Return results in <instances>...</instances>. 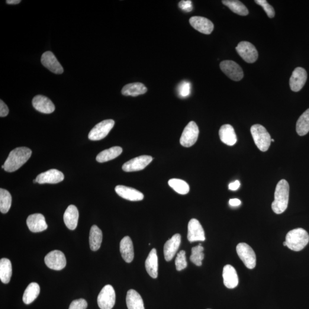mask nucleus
<instances>
[{"label": "nucleus", "mask_w": 309, "mask_h": 309, "mask_svg": "<svg viewBox=\"0 0 309 309\" xmlns=\"http://www.w3.org/2000/svg\"><path fill=\"white\" fill-rule=\"evenodd\" d=\"M32 151L27 147L16 148L9 154L4 163V170L13 172L20 169L30 158Z\"/></svg>", "instance_id": "f257e3e1"}, {"label": "nucleus", "mask_w": 309, "mask_h": 309, "mask_svg": "<svg viewBox=\"0 0 309 309\" xmlns=\"http://www.w3.org/2000/svg\"><path fill=\"white\" fill-rule=\"evenodd\" d=\"M289 198V185L285 179L280 180L276 186L275 201L272 205V210L276 214H281L288 208Z\"/></svg>", "instance_id": "f03ea898"}, {"label": "nucleus", "mask_w": 309, "mask_h": 309, "mask_svg": "<svg viewBox=\"0 0 309 309\" xmlns=\"http://www.w3.org/2000/svg\"><path fill=\"white\" fill-rule=\"evenodd\" d=\"M287 247L295 252L304 249L309 242V236L308 232L302 228L289 231L286 235V240Z\"/></svg>", "instance_id": "7ed1b4c3"}, {"label": "nucleus", "mask_w": 309, "mask_h": 309, "mask_svg": "<svg viewBox=\"0 0 309 309\" xmlns=\"http://www.w3.org/2000/svg\"><path fill=\"white\" fill-rule=\"evenodd\" d=\"M251 134L256 146L260 151L265 152L271 144V137L266 129L262 125L255 124L251 127Z\"/></svg>", "instance_id": "20e7f679"}, {"label": "nucleus", "mask_w": 309, "mask_h": 309, "mask_svg": "<svg viewBox=\"0 0 309 309\" xmlns=\"http://www.w3.org/2000/svg\"><path fill=\"white\" fill-rule=\"evenodd\" d=\"M237 252L238 256L249 269H253L256 266V255L255 252L249 244L240 243L237 246Z\"/></svg>", "instance_id": "39448f33"}, {"label": "nucleus", "mask_w": 309, "mask_h": 309, "mask_svg": "<svg viewBox=\"0 0 309 309\" xmlns=\"http://www.w3.org/2000/svg\"><path fill=\"white\" fill-rule=\"evenodd\" d=\"M115 121L112 119L100 122L89 132L88 138L92 141L101 140L107 136L109 132L113 128Z\"/></svg>", "instance_id": "423d86ee"}, {"label": "nucleus", "mask_w": 309, "mask_h": 309, "mask_svg": "<svg viewBox=\"0 0 309 309\" xmlns=\"http://www.w3.org/2000/svg\"><path fill=\"white\" fill-rule=\"evenodd\" d=\"M199 134V128L195 122L191 121L186 125L183 130L180 143L185 147H191L198 140Z\"/></svg>", "instance_id": "0eeeda50"}, {"label": "nucleus", "mask_w": 309, "mask_h": 309, "mask_svg": "<svg viewBox=\"0 0 309 309\" xmlns=\"http://www.w3.org/2000/svg\"><path fill=\"white\" fill-rule=\"evenodd\" d=\"M116 301L115 290L110 285H107L102 289L98 297V304L101 309H112Z\"/></svg>", "instance_id": "6e6552de"}, {"label": "nucleus", "mask_w": 309, "mask_h": 309, "mask_svg": "<svg viewBox=\"0 0 309 309\" xmlns=\"http://www.w3.org/2000/svg\"><path fill=\"white\" fill-rule=\"evenodd\" d=\"M222 71L234 81L238 82L243 77V72L240 65L231 60H225L220 64Z\"/></svg>", "instance_id": "1a4fd4ad"}, {"label": "nucleus", "mask_w": 309, "mask_h": 309, "mask_svg": "<svg viewBox=\"0 0 309 309\" xmlns=\"http://www.w3.org/2000/svg\"><path fill=\"white\" fill-rule=\"evenodd\" d=\"M236 51L239 55L248 63L256 62L258 53L255 46L248 41H242L238 44Z\"/></svg>", "instance_id": "9d476101"}, {"label": "nucleus", "mask_w": 309, "mask_h": 309, "mask_svg": "<svg viewBox=\"0 0 309 309\" xmlns=\"http://www.w3.org/2000/svg\"><path fill=\"white\" fill-rule=\"evenodd\" d=\"M45 263L48 268L54 270H61L65 268L67 264L64 254L59 250L52 251L45 257Z\"/></svg>", "instance_id": "9b49d317"}, {"label": "nucleus", "mask_w": 309, "mask_h": 309, "mask_svg": "<svg viewBox=\"0 0 309 309\" xmlns=\"http://www.w3.org/2000/svg\"><path fill=\"white\" fill-rule=\"evenodd\" d=\"M153 158L151 156L142 155L135 157V158L128 161L122 167V169L125 172H138L144 169L152 162Z\"/></svg>", "instance_id": "f8f14e48"}, {"label": "nucleus", "mask_w": 309, "mask_h": 309, "mask_svg": "<svg viewBox=\"0 0 309 309\" xmlns=\"http://www.w3.org/2000/svg\"><path fill=\"white\" fill-rule=\"evenodd\" d=\"M307 72L303 68H296L290 79L289 84L292 91L294 92L300 91L307 82Z\"/></svg>", "instance_id": "ddd939ff"}, {"label": "nucleus", "mask_w": 309, "mask_h": 309, "mask_svg": "<svg viewBox=\"0 0 309 309\" xmlns=\"http://www.w3.org/2000/svg\"><path fill=\"white\" fill-rule=\"evenodd\" d=\"M188 238L189 242L205 241V233L200 222L196 219H192L188 224Z\"/></svg>", "instance_id": "4468645a"}, {"label": "nucleus", "mask_w": 309, "mask_h": 309, "mask_svg": "<svg viewBox=\"0 0 309 309\" xmlns=\"http://www.w3.org/2000/svg\"><path fill=\"white\" fill-rule=\"evenodd\" d=\"M189 24L195 30L205 34H210L213 31L214 25L208 18L201 16H193L189 18Z\"/></svg>", "instance_id": "2eb2a0df"}, {"label": "nucleus", "mask_w": 309, "mask_h": 309, "mask_svg": "<svg viewBox=\"0 0 309 309\" xmlns=\"http://www.w3.org/2000/svg\"><path fill=\"white\" fill-rule=\"evenodd\" d=\"M43 65L50 71L55 74H62L64 72L63 68L54 54L51 51H47L43 54L41 58Z\"/></svg>", "instance_id": "dca6fc26"}, {"label": "nucleus", "mask_w": 309, "mask_h": 309, "mask_svg": "<svg viewBox=\"0 0 309 309\" xmlns=\"http://www.w3.org/2000/svg\"><path fill=\"white\" fill-rule=\"evenodd\" d=\"M32 104L34 109L41 113L50 114L55 110V106L52 102L43 95L35 96L32 101Z\"/></svg>", "instance_id": "f3484780"}, {"label": "nucleus", "mask_w": 309, "mask_h": 309, "mask_svg": "<svg viewBox=\"0 0 309 309\" xmlns=\"http://www.w3.org/2000/svg\"><path fill=\"white\" fill-rule=\"evenodd\" d=\"M64 179L63 173L56 169H51L40 173L36 178V182L39 184H56L62 182Z\"/></svg>", "instance_id": "a211bd4d"}, {"label": "nucleus", "mask_w": 309, "mask_h": 309, "mask_svg": "<svg viewBox=\"0 0 309 309\" xmlns=\"http://www.w3.org/2000/svg\"><path fill=\"white\" fill-rule=\"evenodd\" d=\"M181 243V236L176 234L167 240L164 246V255L167 262L170 261L175 256Z\"/></svg>", "instance_id": "6ab92c4d"}, {"label": "nucleus", "mask_w": 309, "mask_h": 309, "mask_svg": "<svg viewBox=\"0 0 309 309\" xmlns=\"http://www.w3.org/2000/svg\"><path fill=\"white\" fill-rule=\"evenodd\" d=\"M29 229L33 233H40L46 230L48 225L46 219L41 214H34L30 215L27 220Z\"/></svg>", "instance_id": "aec40b11"}, {"label": "nucleus", "mask_w": 309, "mask_h": 309, "mask_svg": "<svg viewBox=\"0 0 309 309\" xmlns=\"http://www.w3.org/2000/svg\"><path fill=\"white\" fill-rule=\"evenodd\" d=\"M115 191L122 198L130 201H140L144 198V195L137 189L129 187L119 185L116 187Z\"/></svg>", "instance_id": "412c9836"}, {"label": "nucleus", "mask_w": 309, "mask_h": 309, "mask_svg": "<svg viewBox=\"0 0 309 309\" xmlns=\"http://www.w3.org/2000/svg\"><path fill=\"white\" fill-rule=\"evenodd\" d=\"M223 283L225 286L228 289L236 288L239 283L236 270L233 266L227 265L223 270Z\"/></svg>", "instance_id": "4be33fe9"}, {"label": "nucleus", "mask_w": 309, "mask_h": 309, "mask_svg": "<svg viewBox=\"0 0 309 309\" xmlns=\"http://www.w3.org/2000/svg\"><path fill=\"white\" fill-rule=\"evenodd\" d=\"M79 211L75 206L70 205L68 207L64 214V222L66 226L69 230H74L76 229L78 223Z\"/></svg>", "instance_id": "5701e85b"}, {"label": "nucleus", "mask_w": 309, "mask_h": 309, "mask_svg": "<svg viewBox=\"0 0 309 309\" xmlns=\"http://www.w3.org/2000/svg\"><path fill=\"white\" fill-rule=\"evenodd\" d=\"M219 135L221 141L228 146H234L237 143V137L236 132L232 125L224 124L221 127Z\"/></svg>", "instance_id": "b1692460"}, {"label": "nucleus", "mask_w": 309, "mask_h": 309, "mask_svg": "<svg viewBox=\"0 0 309 309\" xmlns=\"http://www.w3.org/2000/svg\"><path fill=\"white\" fill-rule=\"evenodd\" d=\"M120 251L122 258L127 263L133 262L134 258V250L133 241L127 236L121 240L120 243Z\"/></svg>", "instance_id": "393cba45"}, {"label": "nucleus", "mask_w": 309, "mask_h": 309, "mask_svg": "<svg viewBox=\"0 0 309 309\" xmlns=\"http://www.w3.org/2000/svg\"><path fill=\"white\" fill-rule=\"evenodd\" d=\"M145 266L148 274L153 278L158 275V258L155 249L151 250L145 262Z\"/></svg>", "instance_id": "a878e982"}, {"label": "nucleus", "mask_w": 309, "mask_h": 309, "mask_svg": "<svg viewBox=\"0 0 309 309\" xmlns=\"http://www.w3.org/2000/svg\"><path fill=\"white\" fill-rule=\"evenodd\" d=\"M147 91V88L143 83H134L125 85L121 90V93L124 96H137L143 95Z\"/></svg>", "instance_id": "bb28decb"}, {"label": "nucleus", "mask_w": 309, "mask_h": 309, "mask_svg": "<svg viewBox=\"0 0 309 309\" xmlns=\"http://www.w3.org/2000/svg\"><path fill=\"white\" fill-rule=\"evenodd\" d=\"M126 304L128 309H145L142 298L133 289L127 292Z\"/></svg>", "instance_id": "cd10ccee"}, {"label": "nucleus", "mask_w": 309, "mask_h": 309, "mask_svg": "<svg viewBox=\"0 0 309 309\" xmlns=\"http://www.w3.org/2000/svg\"><path fill=\"white\" fill-rule=\"evenodd\" d=\"M103 240L102 231L100 228L93 225L89 233V246L93 252L98 250L101 246Z\"/></svg>", "instance_id": "c85d7f7f"}, {"label": "nucleus", "mask_w": 309, "mask_h": 309, "mask_svg": "<svg viewBox=\"0 0 309 309\" xmlns=\"http://www.w3.org/2000/svg\"><path fill=\"white\" fill-rule=\"evenodd\" d=\"M123 152L122 148L119 146H115L110 148V149L102 151L101 153L96 156V160L99 163H104L108 161L113 160L117 157Z\"/></svg>", "instance_id": "c756f323"}, {"label": "nucleus", "mask_w": 309, "mask_h": 309, "mask_svg": "<svg viewBox=\"0 0 309 309\" xmlns=\"http://www.w3.org/2000/svg\"><path fill=\"white\" fill-rule=\"evenodd\" d=\"M40 292V286L36 282L31 283L25 289L22 301L24 304L29 305L33 302L39 295Z\"/></svg>", "instance_id": "7c9ffc66"}, {"label": "nucleus", "mask_w": 309, "mask_h": 309, "mask_svg": "<svg viewBox=\"0 0 309 309\" xmlns=\"http://www.w3.org/2000/svg\"><path fill=\"white\" fill-rule=\"evenodd\" d=\"M12 267L10 260L2 258L0 260V279L2 283L7 284L11 281Z\"/></svg>", "instance_id": "2f4dec72"}, {"label": "nucleus", "mask_w": 309, "mask_h": 309, "mask_svg": "<svg viewBox=\"0 0 309 309\" xmlns=\"http://www.w3.org/2000/svg\"><path fill=\"white\" fill-rule=\"evenodd\" d=\"M222 3L227 6L231 11L240 16H247L249 15V11L242 2L238 0H224Z\"/></svg>", "instance_id": "473e14b6"}, {"label": "nucleus", "mask_w": 309, "mask_h": 309, "mask_svg": "<svg viewBox=\"0 0 309 309\" xmlns=\"http://www.w3.org/2000/svg\"><path fill=\"white\" fill-rule=\"evenodd\" d=\"M296 131L299 136H305L309 132V108L298 119Z\"/></svg>", "instance_id": "72a5a7b5"}, {"label": "nucleus", "mask_w": 309, "mask_h": 309, "mask_svg": "<svg viewBox=\"0 0 309 309\" xmlns=\"http://www.w3.org/2000/svg\"><path fill=\"white\" fill-rule=\"evenodd\" d=\"M12 205V196L6 189H0V211L6 214L10 210Z\"/></svg>", "instance_id": "f704fd0d"}, {"label": "nucleus", "mask_w": 309, "mask_h": 309, "mask_svg": "<svg viewBox=\"0 0 309 309\" xmlns=\"http://www.w3.org/2000/svg\"><path fill=\"white\" fill-rule=\"evenodd\" d=\"M169 185L179 194L186 195L189 191L188 183L182 179H172L169 181Z\"/></svg>", "instance_id": "c9c22d12"}, {"label": "nucleus", "mask_w": 309, "mask_h": 309, "mask_svg": "<svg viewBox=\"0 0 309 309\" xmlns=\"http://www.w3.org/2000/svg\"><path fill=\"white\" fill-rule=\"evenodd\" d=\"M204 251V248L202 246L201 244L192 248L190 260L195 265L198 266H202V260H204L205 258Z\"/></svg>", "instance_id": "e433bc0d"}, {"label": "nucleus", "mask_w": 309, "mask_h": 309, "mask_svg": "<svg viewBox=\"0 0 309 309\" xmlns=\"http://www.w3.org/2000/svg\"><path fill=\"white\" fill-rule=\"evenodd\" d=\"M175 266L176 269L178 271H181V270L186 269L187 266H188L186 252L184 250L180 251V252L177 254L175 259Z\"/></svg>", "instance_id": "4c0bfd02"}, {"label": "nucleus", "mask_w": 309, "mask_h": 309, "mask_svg": "<svg viewBox=\"0 0 309 309\" xmlns=\"http://www.w3.org/2000/svg\"><path fill=\"white\" fill-rule=\"evenodd\" d=\"M191 84L188 81H183L178 86V95L181 98H187L191 93Z\"/></svg>", "instance_id": "58836bf2"}, {"label": "nucleus", "mask_w": 309, "mask_h": 309, "mask_svg": "<svg viewBox=\"0 0 309 309\" xmlns=\"http://www.w3.org/2000/svg\"><path fill=\"white\" fill-rule=\"evenodd\" d=\"M255 2L256 4L262 6L269 18H273L275 17V9H274L271 5L269 4V2L267 1L266 0H256Z\"/></svg>", "instance_id": "ea45409f"}, {"label": "nucleus", "mask_w": 309, "mask_h": 309, "mask_svg": "<svg viewBox=\"0 0 309 309\" xmlns=\"http://www.w3.org/2000/svg\"><path fill=\"white\" fill-rule=\"evenodd\" d=\"M88 307L87 302L85 299H76L70 304L69 309H86Z\"/></svg>", "instance_id": "a19ab883"}, {"label": "nucleus", "mask_w": 309, "mask_h": 309, "mask_svg": "<svg viewBox=\"0 0 309 309\" xmlns=\"http://www.w3.org/2000/svg\"><path fill=\"white\" fill-rule=\"evenodd\" d=\"M179 7L183 11L189 12L192 11L193 7L192 1L189 0L187 1H181L179 3Z\"/></svg>", "instance_id": "79ce46f5"}, {"label": "nucleus", "mask_w": 309, "mask_h": 309, "mask_svg": "<svg viewBox=\"0 0 309 309\" xmlns=\"http://www.w3.org/2000/svg\"><path fill=\"white\" fill-rule=\"evenodd\" d=\"M8 114L9 109L8 106L1 100L0 101V117L1 118L5 117Z\"/></svg>", "instance_id": "37998d69"}, {"label": "nucleus", "mask_w": 309, "mask_h": 309, "mask_svg": "<svg viewBox=\"0 0 309 309\" xmlns=\"http://www.w3.org/2000/svg\"><path fill=\"white\" fill-rule=\"evenodd\" d=\"M240 182L238 180H236L234 182L230 183L228 185V189L231 191H236L240 187Z\"/></svg>", "instance_id": "c03bdc74"}, {"label": "nucleus", "mask_w": 309, "mask_h": 309, "mask_svg": "<svg viewBox=\"0 0 309 309\" xmlns=\"http://www.w3.org/2000/svg\"><path fill=\"white\" fill-rule=\"evenodd\" d=\"M229 204L233 207H237L241 205V201L238 199H231L229 201Z\"/></svg>", "instance_id": "a18cd8bd"}, {"label": "nucleus", "mask_w": 309, "mask_h": 309, "mask_svg": "<svg viewBox=\"0 0 309 309\" xmlns=\"http://www.w3.org/2000/svg\"><path fill=\"white\" fill-rule=\"evenodd\" d=\"M20 2V0H8V1H6V3H7L8 4L11 5L18 4Z\"/></svg>", "instance_id": "49530a36"}, {"label": "nucleus", "mask_w": 309, "mask_h": 309, "mask_svg": "<svg viewBox=\"0 0 309 309\" xmlns=\"http://www.w3.org/2000/svg\"><path fill=\"white\" fill-rule=\"evenodd\" d=\"M283 246H287V244H286V242H285V241L283 243Z\"/></svg>", "instance_id": "de8ad7c7"}, {"label": "nucleus", "mask_w": 309, "mask_h": 309, "mask_svg": "<svg viewBox=\"0 0 309 309\" xmlns=\"http://www.w3.org/2000/svg\"><path fill=\"white\" fill-rule=\"evenodd\" d=\"M34 183H37V182H36V179L34 180Z\"/></svg>", "instance_id": "09e8293b"}, {"label": "nucleus", "mask_w": 309, "mask_h": 309, "mask_svg": "<svg viewBox=\"0 0 309 309\" xmlns=\"http://www.w3.org/2000/svg\"><path fill=\"white\" fill-rule=\"evenodd\" d=\"M272 141H275V140L272 139Z\"/></svg>", "instance_id": "8fccbe9b"}, {"label": "nucleus", "mask_w": 309, "mask_h": 309, "mask_svg": "<svg viewBox=\"0 0 309 309\" xmlns=\"http://www.w3.org/2000/svg\"></svg>", "instance_id": "3c124183"}]
</instances>
